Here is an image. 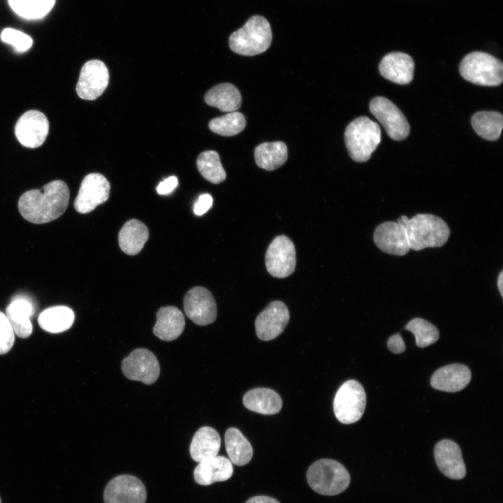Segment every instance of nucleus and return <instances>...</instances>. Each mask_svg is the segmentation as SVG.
Returning <instances> with one entry per match:
<instances>
[{
  "instance_id": "1",
  "label": "nucleus",
  "mask_w": 503,
  "mask_h": 503,
  "mask_svg": "<svg viewBox=\"0 0 503 503\" xmlns=\"http://www.w3.org/2000/svg\"><path fill=\"white\" fill-rule=\"evenodd\" d=\"M70 197L67 184L56 180L46 184L41 189L24 192L18 201L21 215L34 224L52 221L66 211Z\"/></svg>"
},
{
  "instance_id": "2",
  "label": "nucleus",
  "mask_w": 503,
  "mask_h": 503,
  "mask_svg": "<svg viewBox=\"0 0 503 503\" xmlns=\"http://www.w3.org/2000/svg\"><path fill=\"white\" fill-rule=\"evenodd\" d=\"M397 221L404 224L409 249L414 251L440 247L450 235L448 224L434 214H417L411 219L402 215Z\"/></svg>"
},
{
  "instance_id": "3",
  "label": "nucleus",
  "mask_w": 503,
  "mask_h": 503,
  "mask_svg": "<svg viewBox=\"0 0 503 503\" xmlns=\"http://www.w3.org/2000/svg\"><path fill=\"white\" fill-rule=\"evenodd\" d=\"M272 38L270 23L263 16L251 17L244 26L231 34L229 47L235 53L254 56L268 49Z\"/></svg>"
},
{
  "instance_id": "4",
  "label": "nucleus",
  "mask_w": 503,
  "mask_h": 503,
  "mask_svg": "<svg viewBox=\"0 0 503 503\" xmlns=\"http://www.w3.org/2000/svg\"><path fill=\"white\" fill-rule=\"evenodd\" d=\"M307 483L316 493L336 495L344 492L350 483V475L339 462L321 459L312 464L307 472Z\"/></svg>"
},
{
  "instance_id": "5",
  "label": "nucleus",
  "mask_w": 503,
  "mask_h": 503,
  "mask_svg": "<svg viewBox=\"0 0 503 503\" xmlns=\"http://www.w3.org/2000/svg\"><path fill=\"white\" fill-rule=\"evenodd\" d=\"M379 126L367 117H359L346 128L344 141L350 157L355 161H367L381 142Z\"/></svg>"
},
{
  "instance_id": "6",
  "label": "nucleus",
  "mask_w": 503,
  "mask_h": 503,
  "mask_svg": "<svg viewBox=\"0 0 503 503\" xmlns=\"http://www.w3.org/2000/svg\"><path fill=\"white\" fill-rule=\"evenodd\" d=\"M460 73L465 80L476 85L498 86L503 80V64L490 54L472 52L461 61Z\"/></svg>"
},
{
  "instance_id": "7",
  "label": "nucleus",
  "mask_w": 503,
  "mask_h": 503,
  "mask_svg": "<svg viewBox=\"0 0 503 503\" xmlns=\"http://www.w3.org/2000/svg\"><path fill=\"white\" fill-rule=\"evenodd\" d=\"M365 405L366 394L363 386L356 380H349L337 390L333 401V410L340 422L350 424L362 417Z\"/></svg>"
},
{
  "instance_id": "8",
  "label": "nucleus",
  "mask_w": 503,
  "mask_h": 503,
  "mask_svg": "<svg viewBox=\"0 0 503 503\" xmlns=\"http://www.w3.org/2000/svg\"><path fill=\"white\" fill-rule=\"evenodd\" d=\"M268 272L277 278L291 275L296 264V249L293 242L286 235L275 238L265 253Z\"/></svg>"
},
{
  "instance_id": "9",
  "label": "nucleus",
  "mask_w": 503,
  "mask_h": 503,
  "mask_svg": "<svg viewBox=\"0 0 503 503\" xmlns=\"http://www.w3.org/2000/svg\"><path fill=\"white\" fill-rule=\"evenodd\" d=\"M370 110L392 139L401 140L408 136L409 124L401 110L390 100L377 96L370 101Z\"/></svg>"
},
{
  "instance_id": "10",
  "label": "nucleus",
  "mask_w": 503,
  "mask_h": 503,
  "mask_svg": "<svg viewBox=\"0 0 503 503\" xmlns=\"http://www.w3.org/2000/svg\"><path fill=\"white\" fill-rule=\"evenodd\" d=\"M122 370L129 379L145 384L154 383L160 374V366L155 355L150 350H133L122 362Z\"/></svg>"
},
{
  "instance_id": "11",
  "label": "nucleus",
  "mask_w": 503,
  "mask_h": 503,
  "mask_svg": "<svg viewBox=\"0 0 503 503\" xmlns=\"http://www.w3.org/2000/svg\"><path fill=\"white\" fill-rule=\"evenodd\" d=\"M110 184L101 174L89 173L82 180L74 201L75 210L86 214L105 203L109 198Z\"/></svg>"
},
{
  "instance_id": "12",
  "label": "nucleus",
  "mask_w": 503,
  "mask_h": 503,
  "mask_svg": "<svg viewBox=\"0 0 503 503\" xmlns=\"http://www.w3.org/2000/svg\"><path fill=\"white\" fill-rule=\"evenodd\" d=\"M109 82V73L105 64L101 60L93 59L82 67L76 85L78 96L85 100H94L106 89Z\"/></svg>"
},
{
  "instance_id": "13",
  "label": "nucleus",
  "mask_w": 503,
  "mask_h": 503,
  "mask_svg": "<svg viewBox=\"0 0 503 503\" xmlns=\"http://www.w3.org/2000/svg\"><path fill=\"white\" fill-rule=\"evenodd\" d=\"M186 315L198 326H207L217 318V304L210 291L196 286L188 291L184 298Z\"/></svg>"
},
{
  "instance_id": "14",
  "label": "nucleus",
  "mask_w": 503,
  "mask_h": 503,
  "mask_svg": "<svg viewBox=\"0 0 503 503\" xmlns=\"http://www.w3.org/2000/svg\"><path fill=\"white\" fill-rule=\"evenodd\" d=\"M146 497L143 483L128 474L117 476L110 481L103 493L105 503H145Z\"/></svg>"
},
{
  "instance_id": "15",
  "label": "nucleus",
  "mask_w": 503,
  "mask_h": 503,
  "mask_svg": "<svg viewBox=\"0 0 503 503\" xmlns=\"http://www.w3.org/2000/svg\"><path fill=\"white\" fill-rule=\"evenodd\" d=\"M49 132V122L38 110L27 111L17 121L15 134L24 147L36 148L45 140Z\"/></svg>"
},
{
  "instance_id": "16",
  "label": "nucleus",
  "mask_w": 503,
  "mask_h": 503,
  "mask_svg": "<svg viewBox=\"0 0 503 503\" xmlns=\"http://www.w3.org/2000/svg\"><path fill=\"white\" fill-rule=\"evenodd\" d=\"M290 318L285 304L276 300L270 302L256 317V333L264 341L276 338L286 328Z\"/></svg>"
},
{
  "instance_id": "17",
  "label": "nucleus",
  "mask_w": 503,
  "mask_h": 503,
  "mask_svg": "<svg viewBox=\"0 0 503 503\" xmlns=\"http://www.w3.org/2000/svg\"><path fill=\"white\" fill-rule=\"evenodd\" d=\"M373 239L377 247L384 253L404 256L410 250L405 228L397 221H385L374 230Z\"/></svg>"
},
{
  "instance_id": "18",
  "label": "nucleus",
  "mask_w": 503,
  "mask_h": 503,
  "mask_svg": "<svg viewBox=\"0 0 503 503\" xmlns=\"http://www.w3.org/2000/svg\"><path fill=\"white\" fill-rule=\"evenodd\" d=\"M435 461L440 472L446 476L462 479L465 476L466 469L460 446L453 441H439L434 450Z\"/></svg>"
},
{
  "instance_id": "19",
  "label": "nucleus",
  "mask_w": 503,
  "mask_h": 503,
  "mask_svg": "<svg viewBox=\"0 0 503 503\" xmlns=\"http://www.w3.org/2000/svg\"><path fill=\"white\" fill-rule=\"evenodd\" d=\"M379 70L386 79L399 85H406L413 79L414 61L406 53L391 52L383 57Z\"/></svg>"
},
{
  "instance_id": "20",
  "label": "nucleus",
  "mask_w": 503,
  "mask_h": 503,
  "mask_svg": "<svg viewBox=\"0 0 503 503\" xmlns=\"http://www.w3.org/2000/svg\"><path fill=\"white\" fill-rule=\"evenodd\" d=\"M471 379V372L462 364H451L438 369L432 376L430 384L432 388L454 393L465 388Z\"/></svg>"
},
{
  "instance_id": "21",
  "label": "nucleus",
  "mask_w": 503,
  "mask_h": 503,
  "mask_svg": "<svg viewBox=\"0 0 503 503\" xmlns=\"http://www.w3.org/2000/svg\"><path fill=\"white\" fill-rule=\"evenodd\" d=\"M233 472L231 460L226 457L217 455L199 462L194 469V476L197 483L209 486L229 479Z\"/></svg>"
},
{
  "instance_id": "22",
  "label": "nucleus",
  "mask_w": 503,
  "mask_h": 503,
  "mask_svg": "<svg viewBox=\"0 0 503 503\" xmlns=\"http://www.w3.org/2000/svg\"><path fill=\"white\" fill-rule=\"evenodd\" d=\"M184 326V316L178 308L174 306L163 307L156 312V322L153 333L162 340L173 341L182 334Z\"/></svg>"
},
{
  "instance_id": "23",
  "label": "nucleus",
  "mask_w": 503,
  "mask_h": 503,
  "mask_svg": "<svg viewBox=\"0 0 503 503\" xmlns=\"http://www.w3.org/2000/svg\"><path fill=\"white\" fill-rule=\"evenodd\" d=\"M34 312L32 302L22 296L16 297L6 307V315L18 337L27 338L32 333L30 319Z\"/></svg>"
},
{
  "instance_id": "24",
  "label": "nucleus",
  "mask_w": 503,
  "mask_h": 503,
  "mask_svg": "<svg viewBox=\"0 0 503 503\" xmlns=\"http://www.w3.org/2000/svg\"><path fill=\"white\" fill-rule=\"evenodd\" d=\"M221 438L217 430L209 426L199 428L194 435L189 448L191 458L201 462L217 455Z\"/></svg>"
},
{
  "instance_id": "25",
  "label": "nucleus",
  "mask_w": 503,
  "mask_h": 503,
  "mask_svg": "<svg viewBox=\"0 0 503 503\" xmlns=\"http://www.w3.org/2000/svg\"><path fill=\"white\" fill-rule=\"evenodd\" d=\"M242 402L247 409L265 415L278 413L282 406L279 395L267 388H256L249 391L244 395Z\"/></svg>"
},
{
  "instance_id": "26",
  "label": "nucleus",
  "mask_w": 503,
  "mask_h": 503,
  "mask_svg": "<svg viewBox=\"0 0 503 503\" xmlns=\"http://www.w3.org/2000/svg\"><path fill=\"white\" fill-rule=\"evenodd\" d=\"M149 238L147 227L138 219L127 221L121 228L118 241L121 249L128 255H136L143 248Z\"/></svg>"
},
{
  "instance_id": "27",
  "label": "nucleus",
  "mask_w": 503,
  "mask_h": 503,
  "mask_svg": "<svg viewBox=\"0 0 503 503\" xmlns=\"http://www.w3.org/2000/svg\"><path fill=\"white\" fill-rule=\"evenodd\" d=\"M205 103L223 112H235L241 105L242 96L231 83H221L211 88L205 95Z\"/></svg>"
},
{
  "instance_id": "28",
  "label": "nucleus",
  "mask_w": 503,
  "mask_h": 503,
  "mask_svg": "<svg viewBox=\"0 0 503 503\" xmlns=\"http://www.w3.org/2000/svg\"><path fill=\"white\" fill-rule=\"evenodd\" d=\"M75 319L73 311L68 307L57 305L43 310L38 318L40 327L51 333H59L69 329Z\"/></svg>"
},
{
  "instance_id": "29",
  "label": "nucleus",
  "mask_w": 503,
  "mask_h": 503,
  "mask_svg": "<svg viewBox=\"0 0 503 503\" xmlns=\"http://www.w3.org/2000/svg\"><path fill=\"white\" fill-rule=\"evenodd\" d=\"M287 147L284 142L263 143L254 150L256 165L266 170H273L282 166L287 159Z\"/></svg>"
},
{
  "instance_id": "30",
  "label": "nucleus",
  "mask_w": 503,
  "mask_h": 503,
  "mask_svg": "<svg viewBox=\"0 0 503 503\" xmlns=\"http://www.w3.org/2000/svg\"><path fill=\"white\" fill-rule=\"evenodd\" d=\"M224 439L226 450L232 464L242 466L251 460L252 446L240 430L235 428L227 429Z\"/></svg>"
},
{
  "instance_id": "31",
  "label": "nucleus",
  "mask_w": 503,
  "mask_h": 503,
  "mask_svg": "<svg viewBox=\"0 0 503 503\" xmlns=\"http://www.w3.org/2000/svg\"><path fill=\"white\" fill-rule=\"evenodd\" d=\"M472 125L476 133L488 140H496L503 126L502 115L496 111H481L471 119Z\"/></svg>"
},
{
  "instance_id": "32",
  "label": "nucleus",
  "mask_w": 503,
  "mask_h": 503,
  "mask_svg": "<svg viewBox=\"0 0 503 503\" xmlns=\"http://www.w3.org/2000/svg\"><path fill=\"white\" fill-rule=\"evenodd\" d=\"M197 168L202 176L212 184L225 180L226 172L221 163L217 152L207 150L201 152L197 158Z\"/></svg>"
},
{
  "instance_id": "33",
  "label": "nucleus",
  "mask_w": 503,
  "mask_h": 503,
  "mask_svg": "<svg viewBox=\"0 0 503 503\" xmlns=\"http://www.w3.org/2000/svg\"><path fill=\"white\" fill-rule=\"evenodd\" d=\"M208 126L210 129L217 134L233 136L244 130L246 120L241 112L235 111L212 119Z\"/></svg>"
},
{
  "instance_id": "34",
  "label": "nucleus",
  "mask_w": 503,
  "mask_h": 503,
  "mask_svg": "<svg viewBox=\"0 0 503 503\" xmlns=\"http://www.w3.org/2000/svg\"><path fill=\"white\" fill-rule=\"evenodd\" d=\"M12 9L27 19H36L45 15L53 7L55 0H8Z\"/></svg>"
},
{
  "instance_id": "35",
  "label": "nucleus",
  "mask_w": 503,
  "mask_h": 503,
  "mask_svg": "<svg viewBox=\"0 0 503 503\" xmlns=\"http://www.w3.org/2000/svg\"><path fill=\"white\" fill-rule=\"evenodd\" d=\"M404 328L414 334L416 345L421 348L434 344L439 337V333L436 326L421 318L411 319Z\"/></svg>"
},
{
  "instance_id": "36",
  "label": "nucleus",
  "mask_w": 503,
  "mask_h": 503,
  "mask_svg": "<svg viewBox=\"0 0 503 503\" xmlns=\"http://www.w3.org/2000/svg\"><path fill=\"white\" fill-rule=\"evenodd\" d=\"M1 40L10 44L17 52H23L29 50L33 43L30 36L24 33L11 28L5 29L1 34Z\"/></svg>"
},
{
  "instance_id": "37",
  "label": "nucleus",
  "mask_w": 503,
  "mask_h": 503,
  "mask_svg": "<svg viewBox=\"0 0 503 503\" xmlns=\"http://www.w3.org/2000/svg\"><path fill=\"white\" fill-rule=\"evenodd\" d=\"M15 333L6 315L0 312V355L8 353L13 346Z\"/></svg>"
},
{
  "instance_id": "38",
  "label": "nucleus",
  "mask_w": 503,
  "mask_h": 503,
  "mask_svg": "<svg viewBox=\"0 0 503 503\" xmlns=\"http://www.w3.org/2000/svg\"><path fill=\"white\" fill-rule=\"evenodd\" d=\"M212 197L208 194L199 196L194 206V212L198 216L205 214L212 205Z\"/></svg>"
},
{
  "instance_id": "39",
  "label": "nucleus",
  "mask_w": 503,
  "mask_h": 503,
  "mask_svg": "<svg viewBox=\"0 0 503 503\" xmlns=\"http://www.w3.org/2000/svg\"><path fill=\"white\" fill-rule=\"evenodd\" d=\"M177 184V178L175 176H170L159 184L156 191L160 195H167L170 194Z\"/></svg>"
},
{
  "instance_id": "40",
  "label": "nucleus",
  "mask_w": 503,
  "mask_h": 503,
  "mask_svg": "<svg viewBox=\"0 0 503 503\" xmlns=\"http://www.w3.org/2000/svg\"><path fill=\"white\" fill-rule=\"evenodd\" d=\"M387 346L389 350L395 354L404 352L406 348L404 342L399 333L393 335L388 339Z\"/></svg>"
},
{
  "instance_id": "41",
  "label": "nucleus",
  "mask_w": 503,
  "mask_h": 503,
  "mask_svg": "<svg viewBox=\"0 0 503 503\" xmlns=\"http://www.w3.org/2000/svg\"><path fill=\"white\" fill-rule=\"evenodd\" d=\"M245 503H279V501L273 497L265 495L254 496L249 499Z\"/></svg>"
},
{
  "instance_id": "42",
  "label": "nucleus",
  "mask_w": 503,
  "mask_h": 503,
  "mask_svg": "<svg viewBox=\"0 0 503 503\" xmlns=\"http://www.w3.org/2000/svg\"><path fill=\"white\" fill-rule=\"evenodd\" d=\"M497 288L502 297H503V271L502 270L497 277Z\"/></svg>"
},
{
  "instance_id": "43",
  "label": "nucleus",
  "mask_w": 503,
  "mask_h": 503,
  "mask_svg": "<svg viewBox=\"0 0 503 503\" xmlns=\"http://www.w3.org/2000/svg\"><path fill=\"white\" fill-rule=\"evenodd\" d=\"M0 503H1V499H0Z\"/></svg>"
}]
</instances>
